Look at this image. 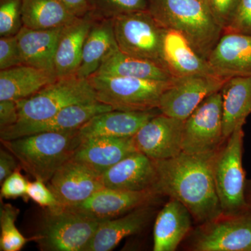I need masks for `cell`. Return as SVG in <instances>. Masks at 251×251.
Returning a JSON list of instances; mask_svg holds the SVG:
<instances>
[{
	"mask_svg": "<svg viewBox=\"0 0 251 251\" xmlns=\"http://www.w3.org/2000/svg\"><path fill=\"white\" fill-rule=\"evenodd\" d=\"M82 140L78 128L36 133L1 143L16 156L21 169L47 184L56 171L72 158Z\"/></svg>",
	"mask_w": 251,
	"mask_h": 251,
	"instance_id": "3",
	"label": "cell"
},
{
	"mask_svg": "<svg viewBox=\"0 0 251 251\" xmlns=\"http://www.w3.org/2000/svg\"><path fill=\"white\" fill-rule=\"evenodd\" d=\"M136 151L133 137H95L82 140L72 158L103 175L125 157Z\"/></svg>",
	"mask_w": 251,
	"mask_h": 251,
	"instance_id": "21",
	"label": "cell"
},
{
	"mask_svg": "<svg viewBox=\"0 0 251 251\" xmlns=\"http://www.w3.org/2000/svg\"><path fill=\"white\" fill-rule=\"evenodd\" d=\"M19 120L17 102L0 100V130L16 125Z\"/></svg>",
	"mask_w": 251,
	"mask_h": 251,
	"instance_id": "38",
	"label": "cell"
},
{
	"mask_svg": "<svg viewBox=\"0 0 251 251\" xmlns=\"http://www.w3.org/2000/svg\"><path fill=\"white\" fill-rule=\"evenodd\" d=\"M62 27L32 29L23 26L16 35L23 64L55 75L54 56Z\"/></svg>",
	"mask_w": 251,
	"mask_h": 251,
	"instance_id": "25",
	"label": "cell"
},
{
	"mask_svg": "<svg viewBox=\"0 0 251 251\" xmlns=\"http://www.w3.org/2000/svg\"><path fill=\"white\" fill-rule=\"evenodd\" d=\"M202 1H204V2L207 3V0H202Z\"/></svg>",
	"mask_w": 251,
	"mask_h": 251,
	"instance_id": "42",
	"label": "cell"
},
{
	"mask_svg": "<svg viewBox=\"0 0 251 251\" xmlns=\"http://www.w3.org/2000/svg\"><path fill=\"white\" fill-rule=\"evenodd\" d=\"M117 50L113 21L111 18L95 16L85 39L77 76L88 79Z\"/></svg>",
	"mask_w": 251,
	"mask_h": 251,
	"instance_id": "24",
	"label": "cell"
},
{
	"mask_svg": "<svg viewBox=\"0 0 251 251\" xmlns=\"http://www.w3.org/2000/svg\"><path fill=\"white\" fill-rule=\"evenodd\" d=\"M100 222L71 208L47 209L32 237L41 251H85Z\"/></svg>",
	"mask_w": 251,
	"mask_h": 251,
	"instance_id": "6",
	"label": "cell"
},
{
	"mask_svg": "<svg viewBox=\"0 0 251 251\" xmlns=\"http://www.w3.org/2000/svg\"><path fill=\"white\" fill-rule=\"evenodd\" d=\"M102 179L104 187L130 191H155L156 168L152 159L136 151L109 168L102 175Z\"/></svg>",
	"mask_w": 251,
	"mask_h": 251,
	"instance_id": "17",
	"label": "cell"
},
{
	"mask_svg": "<svg viewBox=\"0 0 251 251\" xmlns=\"http://www.w3.org/2000/svg\"><path fill=\"white\" fill-rule=\"evenodd\" d=\"M170 80L110 76L95 74L89 77L97 101L120 111H150L158 109L162 94L172 85Z\"/></svg>",
	"mask_w": 251,
	"mask_h": 251,
	"instance_id": "5",
	"label": "cell"
},
{
	"mask_svg": "<svg viewBox=\"0 0 251 251\" xmlns=\"http://www.w3.org/2000/svg\"><path fill=\"white\" fill-rule=\"evenodd\" d=\"M20 210L11 204H1L0 208V251H19L33 237L25 238L16 226Z\"/></svg>",
	"mask_w": 251,
	"mask_h": 251,
	"instance_id": "30",
	"label": "cell"
},
{
	"mask_svg": "<svg viewBox=\"0 0 251 251\" xmlns=\"http://www.w3.org/2000/svg\"><path fill=\"white\" fill-rule=\"evenodd\" d=\"M184 122L160 112L133 135L137 151L154 161L177 156L182 152Z\"/></svg>",
	"mask_w": 251,
	"mask_h": 251,
	"instance_id": "13",
	"label": "cell"
},
{
	"mask_svg": "<svg viewBox=\"0 0 251 251\" xmlns=\"http://www.w3.org/2000/svg\"><path fill=\"white\" fill-rule=\"evenodd\" d=\"M153 205L141 206L120 217L100 221L85 251H112L122 239L139 233L153 219Z\"/></svg>",
	"mask_w": 251,
	"mask_h": 251,
	"instance_id": "20",
	"label": "cell"
},
{
	"mask_svg": "<svg viewBox=\"0 0 251 251\" xmlns=\"http://www.w3.org/2000/svg\"><path fill=\"white\" fill-rule=\"evenodd\" d=\"M94 18L90 12L62 27L54 56V74L57 78L76 74Z\"/></svg>",
	"mask_w": 251,
	"mask_h": 251,
	"instance_id": "23",
	"label": "cell"
},
{
	"mask_svg": "<svg viewBox=\"0 0 251 251\" xmlns=\"http://www.w3.org/2000/svg\"><path fill=\"white\" fill-rule=\"evenodd\" d=\"M69 11L77 17H83L91 12L87 0H62Z\"/></svg>",
	"mask_w": 251,
	"mask_h": 251,
	"instance_id": "40",
	"label": "cell"
},
{
	"mask_svg": "<svg viewBox=\"0 0 251 251\" xmlns=\"http://www.w3.org/2000/svg\"><path fill=\"white\" fill-rule=\"evenodd\" d=\"M42 180L35 179L28 184L27 195L29 199L46 209H54L62 206Z\"/></svg>",
	"mask_w": 251,
	"mask_h": 251,
	"instance_id": "36",
	"label": "cell"
},
{
	"mask_svg": "<svg viewBox=\"0 0 251 251\" xmlns=\"http://www.w3.org/2000/svg\"><path fill=\"white\" fill-rule=\"evenodd\" d=\"M16 102L18 123L42 121L67 107L95 103L97 100L90 80L75 74L58 77L29 98Z\"/></svg>",
	"mask_w": 251,
	"mask_h": 251,
	"instance_id": "7",
	"label": "cell"
},
{
	"mask_svg": "<svg viewBox=\"0 0 251 251\" xmlns=\"http://www.w3.org/2000/svg\"><path fill=\"white\" fill-rule=\"evenodd\" d=\"M47 184L64 207L78 205L104 187L102 175L73 158L56 171Z\"/></svg>",
	"mask_w": 251,
	"mask_h": 251,
	"instance_id": "12",
	"label": "cell"
},
{
	"mask_svg": "<svg viewBox=\"0 0 251 251\" xmlns=\"http://www.w3.org/2000/svg\"><path fill=\"white\" fill-rule=\"evenodd\" d=\"M23 64L16 36L0 38V71Z\"/></svg>",
	"mask_w": 251,
	"mask_h": 251,
	"instance_id": "33",
	"label": "cell"
},
{
	"mask_svg": "<svg viewBox=\"0 0 251 251\" xmlns=\"http://www.w3.org/2000/svg\"><path fill=\"white\" fill-rule=\"evenodd\" d=\"M29 181L17 170L8 176L1 184L0 196L5 199L23 198L25 201L29 200L27 195Z\"/></svg>",
	"mask_w": 251,
	"mask_h": 251,
	"instance_id": "34",
	"label": "cell"
},
{
	"mask_svg": "<svg viewBox=\"0 0 251 251\" xmlns=\"http://www.w3.org/2000/svg\"><path fill=\"white\" fill-rule=\"evenodd\" d=\"M222 95L223 133L227 138L239 126H244L251 114V78L227 79L221 90Z\"/></svg>",
	"mask_w": 251,
	"mask_h": 251,
	"instance_id": "27",
	"label": "cell"
},
{
	"mask_svg": "<svg viewBox=\"0 0 251 251\" xmlns=\"http://www.w3.org/2000/svg\"><path fill=\"white\" fill-rule=\"evenodd\" d=\"M162 53L165 65L174 77L217 75L208 61L178 31L165 29Z\"/></svg>",
	"mask_w": 251,
	"mask_h": 251,
	"instance_id": "18",
	"label": "cell"
},
{
	"mask_svg": "<svg viewBox=\"0 0 251 251\" xmlns=\"http://www.w3.org/2000/svg\"><path fill=\"white\" fill-rule=\"evenodd\" d=\"M113 110L110 105L95 103L79 104L63 109L54 116L42 121L18 122L0 130V140H11L45 132H64L78 129L92 117Z\"/></svg>",
	"mask_w": 251,
	"mask_h": 251,
	"instance_id": "15",
	"label": "cell"
},
{
	"mask_svg": "<svg viewBox=\"0 0 251 251\" xmlns=\"http://www.w3.org/2000/svg\"><path fill=\"white\" fill-rule=\"evenodd\" d=\"M57 78L52 73L25 64L1 70L0 100L29 98Z\"/></svg>",
	"mask_w": 251,
	"mask_h": 251,
	"instance_id": "26",
	"label": "cell"
},
{
	"mask_svg": "<svg viewBox=\"0 0 251 251\" xmlns=\"http://www.w3.org/2000/svg\"><path fill=\"white\" fill-rule=\"evenodd\" d=\"M207 61L220 77L251 78V35L224 33Z\"/></svg>",
	"mask_w": 251,
	"mask_h": 251,
	"instance_id": "16",
	"label": "cell"
},
{
	"mask_svg": "<svg viewBox=\"0 0 251 251\" xmlns=\"http://www.w3.org/2000/svg\"><path fill=\"white\" fill-rule=\"evenodd\" d=\"M223 100L221 91L201 102L184 122L182 151L210 155L226 142L223 133Z\"/></svg>",
	"mask_w": 251,
	"mask_h": 251,
	"instance_id": "10",
	"label": "cell"
},
{
	"mask_svg": "<svg viewBox=\"0 0 251 251\" xmlns=\"http://www.w3.org/2000/svg\"><path fill=\"white\" fill-rule=\"evenodd\" d=\"M224 33L251 35V0H241L233 17Z\"/></svg>",
	"mask_w": 251,
	"mask_h": 251,
	"instance_id": "35",
	"label": "cell"
},
{
	"mask_svg": "<svg viewBox=\"0 0 251 251\" xmlns=\"http://www.w3.org/2000/svg\"><path fill=\"white\" fill-rule=\"evenodd\" d=\"M193 216L177 200L171 198L162 208L153 227V251H174L192 230Z\"/></svg>",
	"mask_w": 251,
	"mask_h": 251,
	"instance_id": "22",
	"label": "cell"
},
{
	"mask_svg": "<svg viewBox=\"0 0 251 251\" xmlns=\"http://www.w3.org/2000/svg\"><path fill=\"white\" fill-rule=\"evenodd\" d=\"M227 79L218 75L174 77L162 94L158 109L162 114L184 121L204 99L221 91Z\"/></svg>",
	"mask_w": 251,
	"mask_h": 251,
	"instance_id": "11",
	"label": "cell"
},
{
	"mask_svg": "<svg viewBox=\"0 0 251 251\" xmlns=\"http://www.w3.org/2000/svg\"><path fill=\"white\" fill-rule=\"evenodd\" d=\"M62 0H23V26L32 29L62 27L76 19Z\"/></svg>",
	"mask_w": 251,
	"mask_h": 251,
	"instance_id": "29",
	"label": "cell"
},
{
	"mask_svg": "<svg viewBox=\"0 0 251 251\" xmlns=\"http://www.w3.org/2000/svg\"><path fill=\"white\" fill-rule=\"evenodd\" d=\"M96 74L152 80H170L174 77L164 66L128 55L120 50L112 53Z\"/></svg>",
	"mask_w": 251,
	"mask_h": 251,
	"instance_id": "28",
	"label": "cell"
},
{
	"mask_svg": "<svg viewBox=\"0 0 251 251\" xmlns=\"http://www.w3.org/2000/svg\"><path fill=\"white\" fill-rule=\"evenodd\" d=\"M23 0H0V36H16L23 27Z\"/></svg>",
	"mask_w": 251,
	"mask_h": 251,
	"instance_id": "32",
	"label": "cell"
},
{
	"mask_svg": "<svg viewBox=\"0 0 251 251\" xmlns=\"http://www.w3.org/2000/svg\"><path fill=\"white\" fill-rule=\"evenodd\" d=\"M163 197L153 190L130 191L103 187L71 209L99 221L120 217L141 206L156 204Z\"/></svg>",
	"mask_w": 251,
	"mask_h": 251,
	"instance_id": "14",
	"label": "cell"
},
{
	"mask_svg": "<svg viewBox=\"0 0 251 251\" xmlns=\"http://www.w3.org/2000/svg\"><path fill=\"white\" fill-rule=\"evenodd\" d=\"M213 154H190L154 161L157 179L154 190L161 196L177 200L198 224L222 214L211 171Z\"/></svg>",
	"mask_w": 251,
	"mask_h": 251,
	"instance_id": "1",
	"label": "cell"
},
{
	"mask_svg": "<svg viewBox=\"0 0 251 251\" xmlns=\"http://www.w3.org/2000/svg\"><path fill=\"white\" fill-rule=\"evenodd\" d=\"M97 18H112L136 11H148V0H87Z\"/></svg>",
	"mask_w": 251,
	"mask_h": 251,
	"instance_id": "31",
	"label": "cell"
},
{
	"mask_svg": "<svg viewBox=\"0 0 251 251\" xmlns=\"http://www.w3.org/2000/svg\"><path fill=\"white\" fill-rule=\"evenodd\" d=\"M188 250L251 251V209L224 214L198 225L189 233Z\"/></svg>",
	"mask_w": 251,
	"mask_h": 251,
	"instance_id": "8",
	"label": "cell"
},
{
	"mask_svg": "<svg viewBox=\"0 0 251 251\" xmlns=\"http://www.w3.org/2000/svg\"><path fill=\"white\" fill-rule=\"evenodd\" d=\"M159 110L150 111L110 110L98 114L79 128L82 140L95 137H133Z\"/></svg>",
	"mask_w": 251,
	"mask_h": 251,
	"instance_id": "19",
	"label": "cell"
},
{
	"mask_svg": "<svg viewBox=\"0 0 251 251\" xmlns=\"http://www.w3.org/2000/svg\"><path fill=\"white\" fill-rule=\"evenodd\" d=\"M17 158L6 149L0 150V184H2L8 176L20 169Z\"/></svg>",
	"mask_w": 251,
	"mask_h": 251,
	"instance_id": "39",
	"label": "cell"
},
{
	"mask_svg": "<svg viewBox=\"0 0 251 251\" xmlns=\"http://www.w3.org/2000/svg\"><path fill=\"white\" fill-rule=\"evenodd\" d=\"M245 199L248 206L251 209V179H247L246 181Z\"/></svg>",
	"mask_w": 251,
	"mask_h": 251,
	"instance_id": "41",
	"label": "cell"
},
{
	"mask_svg": "<svg viewBox=\"0 0 251 251\" xmlns=\"http://www.w3.org/2000/svg\"><path fill=\"white\" fill-rule=\"evenodd\" d=\"M241 0H207L211 11L224 30L228 25L233 17Z\"/></svg>",
	"mask_w": 251,
	"mask_h": 251,
	"instance_id": "37",
	"label": "cell"
},
{
	"mask_svg": "<svg viewBox=\"0 0 251 251\" xmlns=\"http://www.w3.org/2000/svg\"><path fill=\"white\" fill-rule=\"evenodd\" d=\"M244 126L234 130L211 158V171L224 214L249 210L245 199L246 173L242 165Z\"/></svg>",
	"mask_w": 251,
	"mask_h": 251,
	"instance_id": "4",
	"label": "cell"
},
{
	"mask_svg": "<svg viewBox=\"0 0 251 251\" xmlns=\"http://www.w3.org/2000/svg\"><path fill=\"white\" fill-rule=\"evenodd\" d=\"M148 11L164 29L179 32L207 60L224 27L202 0H148Z\"/></svg>",
	"mask_w": 251,
	"mask_h": 251,
	"instance_id": "2",
	"label": "cell"
},
{
	"mask_svg": "<svg viewBox=\"0 0 251 251\" xmlns=\"http://www.w3.org/2000/svg\"><path fill=\"white\" fill-rule=\"evenodd\" d=\"M112 21L117 45L121 52L153 61L166 68L162 53L165 29L148 11L121 15L112 18Z\"/></svg>",
	"mask_w": 251,
	"mask_h": 251,
	"instance_id": "9",
	"label": "cell"
}]
</instances>
